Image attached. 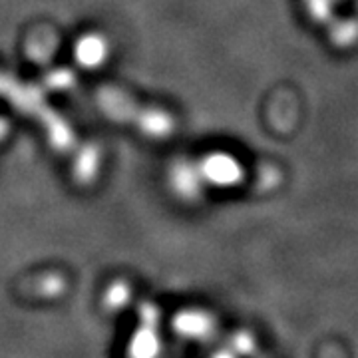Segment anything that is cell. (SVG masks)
Returning <instances> with one entry per match:
<instances>
[{
  "instance_id": "obj_1",
  "label": "cell",
  "mask_w": 358,
  "mask_h": 358,
  "mask_svg": "<svg viewBox=\"0 0 358 358\" xmlns=\"http://www.w3.org/2000/svg\"><path fill=\"white\" fill-rule=\"evenodd\" d=\"M0 98L8 100V102L16 106L18 110H22V114H30L36 117L38 122L44 124V128L48 131L52 145L62 152V154H72L78 148V141L74 134L68 129L62 117L52 112L46 106L42 94H38L32 86L26 84H18L14 78L0 74Z\"/></svg>"
},
{
  "instance_id": "obj_2",
  "label": "cell",
  "mask_w": 358,
  "mask_h": 358,
  "mask_svg": "<svg viewBox=\"0 0 358 358\" xmlns=\"http://www.w3.org/2000/svg\"><path fill=\"white\" fill-rule=\"evenodd\" d=\"M96 100L103 110V114L114 117L115 122L134 124L143 134L152 138H167L173 134V117L164 110L143 108L134 100H129L128 94L115 88H98Z\"/></svg>"
},
{
  "instance_id": "obj_3",
  "label": "cell",
  "mask_w": 358,
  "mask_h": 358,
  "mask_svg": "<svg viewBox=\"0 0 358 358\" xmlns=\"http://www.w3.org/2000/svg\"><path fill=\"white\" fill-rule=\"evenodd\" d=\"M193 171L203 173V178L215 185H235L243 179V167L235 157H229V155L205 157V162L193 167Z\"/></svg>"
},
{
  "instance_id": "obj_4",
  "label": "cell",
  "mask_w": 358,
  "mask_h": 358,
  "mask_svg": "<svg viewBox=\"0 0 358 358\" xmlns=\"http://www.w3.org/2000/svg\"><path fill=\"white\" fill-rule=\"evenodd\" d=\"M103 56H106V42L98 36H88L78 46V58L84 62V66L98 64Z\"/></svg>"
}]
</instances>
